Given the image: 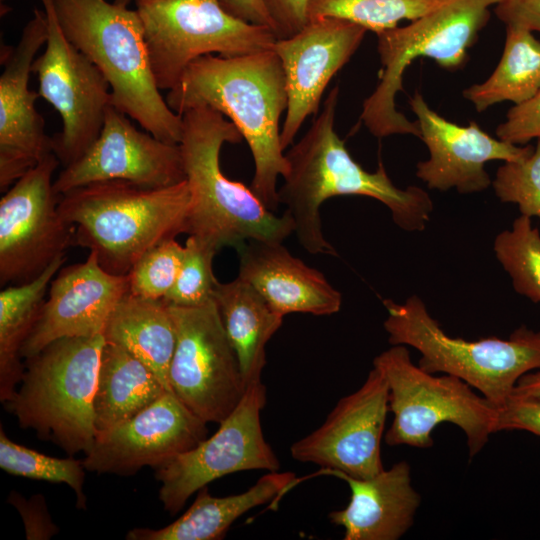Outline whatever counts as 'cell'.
<instances>
[{
  "label": "cell",
  "instance_id": "cell-41",
  "mask_svg": "<svg viewBox=\"0 0 540 540\" xmlns=\"http://www.w3.org/2000/svg\"><path fill=\"white\" fill-rule=\"evenodd\" d=\"M511 394L540 399V368L521 376Z\"/></svg>",
  "mask_w": 540,
  "mask_h": 540
},
{
  "label": "cell",
  "instance_id": "cell-21",
  "mask_svg": "<svg viewBox=\"0 0 540 540\" xmlns=\"http://www.w3.org/2000/svg\"><path fill=\"white\" fill-rule=\"evenodd\" d=\"M129 291V274L109 273L92 251L84 262L60 269L21 349L22 358L57 339L103 335L112 311Z\"/></svg>",
  "mask_w": 540,
  "mask_h": 540
},
{
  "label": "cell",
  "instance_id": "cell-28",
  "mask_svg": "<svg viewBox=\"0 0 540 540\" xmlns=\"http://www.w3.org/2000/svg\"><path fill=\"white\" fill-rule=\"evenodd\" d=\"M66 261L56 258L36 278L0 292V399L9 402L17 391L25 365L21 349L29 337L50 284Z\"/></svg>",
  "mask_w": 540,
  "mask_h": 540
},
{
  "label": "cell",
  "instance_id": "cell-24",
  "mask_svg": "<svg viewBox=\"0 0 540 540\" xmlns=\"http://www.w3.org/2000/svg\"><path fill=\"white\" fill-rule=\"evenodd\" d=\"M297 479L292 472L269 471L248 490L215 497L201 488L188 510L177 520L160 529L134 528L129 540H216L224 537L230 526L249 510L276 501Z\"/></svg>",
  "mask_w": 540,
  "mask_h": 540
},
{
  "label": "cell",
  "instance_id": "cell-2",
  "mask_svg": "<svg viewBox=\"0 0 540 540\" xmlns=\"http://www.w3.org/2000/svg\"><path fill=\"white\" fill-rule=\"evenodd\" d=\"M165 100L179 115L207 106L229 119L252 154L250 188L271 211L278 208L277 180L289 171L280 141L288 94L282 62L272 48L238 56H202L188 66Z\"/></svg>",
  "mask_w": 540,
  "mask_h": 540
},
{
  "label": "cell",
  "instance_id": "cell-25",
  "mask_svg": "<svg viewBox=\"0 0 540 540\" xmlns=\"http://www.w3.org/2000/svg\"><path fill=\"white\" fill-rule=\"evenodd\" d=\"M214 301L244 381L248 385L261 379L266 345L281 327L284 316L275 312L257 290L238 275L226 283L218 281Z\"/></svg>",
  "mask_w": 540,
  "mask_h": 540
},
{
  "label": "cell",
  "instance_id": "cell-4",
  "mask_svg": "<svg viewBox=\"0 0 540 540\" xmlns=\"http://www.w3.org/2000/svg\"><path fill=\"white\" fill-rule=\"evenodd\" d=\"M192 197L186 180L166 187L127 181L96 182L60 196L58 210L109 273L128 275L160 242L188 233Z\"/></svg>",
  "mask_w": 540,
  "mask_h": 540
},
{
  "label": "cell",
  "instance_id": "cell-33",
  "mask_svg": "<svg viewBox=\"0 0 540 540\" xmlns=\"http://www.w3.org/2000/svg\"><path fill=\"white\" fill-rule=\"evenodd\" d=\"M216 252L208 244L189 235L178 277L163 300L179 307H199L213 301L218 283L213 271Z\"/></svg>",
  "mask_w": 540,
  "mask_h": 540
},
{
  "label": "cell",
  "instance_id": "cell-30",
  "mask_svg": "<svg viewBox=\"0 0 540 540\" xmlns=\"http://www.w3.org/2000/svg\"><path fill=\"white\" fill-rule=\"evenodd\" d=\"M446 0H310L309 20L319 17L344 19L377 35L397 27L402 20L414 21Z\"/></svg>",
  "mask_w": 540,
  "mask_h": 540
},
{
  "label": "cell",
  "instance_id": "cell-13",
  "mask_svg": "<svg viewBox=\"0 0 540 540\" xmlns=\"http://www.w3.org/2000/svg\"><path fill=\"white\" fill-rule=\"evenodd\" d=\"M47 17L45 49L36 57L32 73L38 79L40 97L62 119V131L52 137L53 153L70 165L97 139L111 104L110 86L99 69L64 34L54 0H40Z\"/></svg>",
  "mask_w": 540,
  "mask_h": 540
},
{
  "label": "cell",
  "instance_id": "cell-38",
  "mask_svg": "<svg viewBox=\"0 0 540 540\" xmlns=\"http://www.w3.org/2000/svg\"><path fill=\"white\" fill-rule=\"evenodd\" d=\"M277 38L290 37L309 21L310 0H264Z\"/></svg>",
  "mask_w": 540,
  "mask_h": 540
},
{
  "label": "cell",
  "instance_id": "cell-31",
  "mask_svg": "<svg viewBox=\"0 0 540 540\" xmlns=\"http://www.w3.org/2000/svg\"><path fill=\"white\" fill-rule=\"evenodd\" d=\"M493 249L515 291L540 303V232L531 218L517 217L510 229L495 237Z\"/></svg>",
  "mask_w": 540,
  "mask_h": 540
},
{
  "label": "cell",
  "instance_id": "cell-14",
  "mask_svg": "<svg viewBox=\"0 0 540 540\" xmlns=\"http://www.w3.org/2000/svg\"><path fill=\"white\" fill-rule=\"evenodd\" d=\"M52 152L20 177L0 200V285L26 283L75 244V227L60 214Z\"/></svg>",
  "mask_w": 540,
  "mask_h": 540
},
{
  "label": "cell",
  "instance_id": "cell-7",
  "mask_svg": "<svg viewBox=\"0 0 540 540\" xmlns=\"http://www.w3.org/2000/svg\"><path fill=\"white\" fill-rule=\"evenodd\" d=\"M104 343L103 335L51 342L25 359L20 387L7 402L22 428L69 456L86 453L95 440L93 401Z\"/></svg>",
  "mask_w": 540,
  "mask_h": 540
},
{
  "label": "cell",
  "instance_id": "cell-43",
  "mask_svg": "<svg viewBox=\"0 0 540 540\" xmlns=\"http://www.w3.org/2000/svg\"><path fill=\"white\" fill-rule=\"evenodd\" d=\"M3 1H5V0H1V2H3Z\"/></svg>",
  "mask_w": 540,
  "mask_h": 540
},
{
  "label": "cell",
  "instance_id": "cell-32",
  "mask_svg": "<svg viewBox=\"0 0 540 540\" xmlns=\"http://www.w3.org/2000/svg\"><path fill=\"white\" fill-rule=\"evenodd\" d=\"M0 467L9 474L34 480L64 483L76 495L77 507H86L83 491L85 467L83 461L48 456L10 440L2 427L0 430Z\"/></svg>",
  "mask_w": 540,
  "mask_h": 540
},
{
  "label": "cell",
  "instance_id": "cell-20",
  "mask_svg": "<svg viewBox=\"0 0 540 540\" xmlns=\"http://www.w3.org/2000/svg\"><path fill=\"white\" fill-rule=\"evenodd\" d=\"M409 103L417 116L420 139L429 151V158L417 164L416 176L430 189L455 188L464 194L484 191L492 185L485 170L488 161H519L534 149L493 138L475 122L467 126L452 123L432 110L419 92Z\"/></svg>",
  "mask_w": 540,
  "mask_h": 540
},
{
  "label": "cell",
  "instance_id": "cell-36",
  "mask_svg": "<svg viewBox=\"0 0 540 540\" xmlns=\"http://www.w3.org/2000/svg\"><path fill=\"white\" fill-rule=\"evenodd\" d=\"M496 135L500 140L514 145L540 140V89L508 111L506 120L497 127Z\"/></svg>",
  "mask_w": 540,
  "mask_h": 540
},
{
  "label": "cell",
  "instance_id": "cell-12",
  "mask_svg": "<svg viewBox=\"0 0 540 540\" xmlns=\"http://www.w3.org/2000/svg\"><path fill=\"white\" fill-rule=\"evenodd\" d=\"M265 404L261 379L250 382L238 405L210 438L155 468L161 484L159 499L167 512L175 515L194 493L228 474L279 470L280 462L262 430Z\"/></svg>",
  "mask_w": 540,
  "mask_h": 540
},
{
  "label": "cell",
  "instance_id": "cell-39",
  "mask_svg": "<svg viewBox=\"0 0 540 540\" xmlns=\"http://www.w3.org/2000/svg\"><path fill=\"white\" fill-rule=\"evenodd\" d=\"M496 16L506 24L540 33V0H501Z\"/></svg>",
  "mask_w": 540,
  "mask_h": 540
},
{
  "label": "cell",
  "instance_id": "cell-37",
  "mask_svg": "<svg viewBox=\"0 0 540 540\" xmlns=\"http://www.w3.org/2000/svg\"><path fill=\"white\" fill-rule=\"evenodd\" d=\"M496 408L495 433L519 429L540 436V399L511 394Z\"/></svg>",
  "mask_w": 540,
  "mask_h": 540
},
{
  "label": "cell",
  "instance_id": "cell-1",
  "mask_svg": "<svg viewBox=\"0 0 540 540\" xmlns=\"http://www.w3.org/2000/svg\"><path fill=\"white\" fill-rule=\"evenodd\" d=\"M338 96L335 86L307 132L285 153L289 171L278 189L279 204L293 219L298 242L313 255H337L320 216L321 205L332 197L376 199L390 210L394 223L409 232L424 230L433 211V201L422 188H398L381 162L375 172H368L352 158L335 131Z\"/></svg>",
  "mask_w": 540,
  "mask_h": 540
},
{
  "label": "cell",
  "instance_id": "cell-9",
  "mask_svg": "<svg viewBox=\"0 0 540 540\" xmlns=\"http://www.w3.org/2000/svg\"><path fill=\"white\" fill-rule=\"evenodd\" d=\"M373 366L387 381L389 411L394 415L385 434L386 444L430 448L434 428L449 422L465 433L471 458L495 433L496 406L460 378L434 376L413 364L405 345H392L381 352Z\"/></svg>",
  "mask_w": 540,
  "mask_h": 540
},
{
  "label": "cell",
  "instance_id": "cell-3",
  "mask_svg": "<svg viewBox=\"0 0 540 540\" xmlns=\"http://www.w3.org/2000/svg\"><path fill=\"white\" fill-rule=\"evenodd\" d=\"M179 143L192 204L189 235L216 251L235 249L249 240L283 242L294 233V222L285 211L277 215L251 188L227 178L221 170L224 143H240L237 127L220 112L198 106L182 115Z\"/></svg>",
  "mask_w": 540,
  "mask_h": 540
},
{
  "label": "cell",
  "instance_id": "cell-17",
  "mask_svg": "<svg viewBox=\"0 0 540 540\" xmlns=\"http://www.w3.org/2000/svg\"><path fill=\"white\" fill-rule=\"evenodd\" d=\"M45 11L35 8L15 47L1 51L0 76V189L6 190L46 155L53 152L52 137L35 103L38 91L29 88L37 52L45 45Z\"/></svg>",
  "mask_w": 540,
  "mask_h": 540
},
{
  "label": "cell",
  "instance_id": "cell-11",
  "mask_svg": "<svg viewBox=\"0 0 540 540\" xmlns=\"http://www.w3.org/2000/svg\"><path fill=\"white\" fill-rule=\"evenodd\" d=\"M176 346L169 369L175 396L204 422L220 424L247 384L215 301L199 307L170 305Z\"/></svg>",
  "mask_w": 540,
  "mask_h": 540
},
{
  "label": "cell",
  "instance_id": "cell-34",
  "mask_svg": "<svg viewBox=\"0 0 540 540\" xmlns=\"http://www.w3.org/2000/svg\"><path fill=\"white\" fill-rule=\"evenodd\" d=\"M184 246L174 238L147 250L129 273L130 292L153 300H163L178 277Z\"/></svg>",
  "mask_w": 540,
  "mask_h": 540
},
{
  "label": "cell",
  "instance_id": "cell-35",
  "mask_svg": "<svg viewBox=\"0 0 540 540\" xmlns=\"http://www.w3.org/2000/svg\"><path fill=\"white\" fill-rule=\"evenodd\" d=\"M492 186L500 201L516 204L521 215L540 219V140L524 159L504 162Z\"/></svg>",
  "mask_w": 540,
  "mask_h": 540
},
{
  "label": "cell",
  "instance_id": "cell-42",
  "mask_svg": "<svg viewBox=\"0 0 540 540\" xmlns=\"http://www.w3.org/2000/svg\"><path fill=\"white\" fill-rule=\"evenodd\" d=\"M112 1L117 4L128 6L132 1L135 2L136 0H112Z\"/></svg>",
  "mask_w": 540,
  "mask_h": 540
},
{
  "label": "cell",
  "instance_id": "cell-16",
  "mask_svg": "<svg viewBox=\"0 0 540 540\" xmlns=\"http://www.w3.org/2000/svg\"><path fill=\"white\" fill-rule=\"evenodd\" d=\"M186 179L179 144L164 142L138 130L113 105L88 150L59 173L53 182L59 196L82 186L121 180L145 187H166Z\"/></svg>",
  "mask_w": 540,
  "mask_h": 540
},
{
  "label": "cell",
  "instance_id": "cell-18",
  "mask_svg": "<svg viewBox=\"0 0 540 540\" xmlns=\"http://www.w3.org/2000/svg\"><path fill=\"white\" fill-rule=\"evenodd\" d=\"M207 433V423L167 391L135 417L98 432L83 465L99 474L132 475L196 447Z\"/></svg>",
  "mask_w": 540,
  "mask_h": 540
},
{
  "label": "cell",
  "instance_id": "cell-19",
  "mask_svg": "<svg viewBox=\"0 0 540 540\" xmlns=\"http://www.w3.org/2000/svg\"><path fill=\"white\" fill-rule=\"evenodd\" d=\"M366 31L344 19L319 17L310 19L296 34L276 40L272 49L282 62L288 94L280 135L284 151L306 118L318 111L328 83L350 60Z\"/></svg>",
  "mask_w": 540,
  "mask_h": 540
},
{
  "label": "cell",
  "instance_id": "cell-29",
  "mask_svg": "<svg viewBox=\"0 0 540 540\" xmlns=\"http://www.w3.org/2000/svg\"><path fill=\"white\" fill-rule=\"evenodd\" d=\"M506 27L503 53L493 73L462 92L478 112L503 101L522 103L540 89V41L526 28Z\"/></svg>",
  "mask_w": 540,
  "mask_h": 540
},
{
  "label": "cell",
  "instance_id": "cell-22",
  "mask_svg": "<svg viewBox=\"0 0 540 540\" xmlns=\"http://www.w3.org/2000/svg\"><path fill=\"white\" fill-rule=\"evenodd\" d=\"M236 251L238 276L278 314L327 316L340 310L342 294L323 273L293 256L283 242L249 240Z\"/></svg>",
  "mask_w": 540,
  "mask_h": 540
},
{
  "label": "cell",
  "instance_id": "cell-26",
  "mask_svg": "<svg viewBox=\"0 0 540 540\" xmlns=\"http://www.w3.org/2000/svg\"><path fill=\"white\" fill-rule=\"evenodd\" d=\"M106 342L121 346L146 364L167 391L176 333L164 300L125 294L112 311L103 333Z\"/></svg>",
  "mask_w": 540,
  "mask_h": 540
},
{
  "label": "cell",
  "instance_id": "cell-27",
  "mask_svg": "<svg viewBox=\"0 0 540 540\" xmlns=\"http://www.w3.org/2000/svg\"><path fill=\"white\" fill-rule=\"evenodd\" d=\"M165 392L146 364L121 346L105 341L93 401L97 433L135 417Z\"/></svg>",
  "mask_w": 540,
  "mask_h": 540
},
{
  "label": "cell",
  "instance_id": "cell-8",
  "mask_svg": "<svg viewBox=\"0 0 540 540\" xmlns=\"http://www.w3.org/2000/svg\"><path fill=\"white\" fill-rule=\"evenodd\" d=\"M501 0H446L426 15L404 27L378 34L382 64L380 82L365 99L360 120L376 137L411 134L421 137L418 122L396 109V94L402 78L419 57L435 60L445 69H456L466 60L467 50L490 17V7Z\"/></svg>",
  "mask_w": 540,
  "mask_h": 540
},
{
  "label": "cell",
  "instance_id": "cell-15",
  "mask_svg": "<svg viewBox=\"0 0 540 540\" xmlns=\"http://www.w3.org/2000/svg\"><path fill=\"white\" fill-rule=\"evenodd\" d=\"M388 401L387 381L373 366L361 387L341 398L321 426L291 445L292 458L354 478L377 475L384 470L381 440Z\"/></svg>",
  "mask_w": 540,
  "mask_h": 540
},
{
  "label": "cell",
  "instance_id": "cell-23",
  "mask_svg": "<svg viewBox=\"0 0 540 540\" xmlns=\"http://www.w3.org/2000/svg\"><path fill=\"white\" fill-rule=\"evenodd\" d=\"M314 475L335 476L351 490L347 506L329 513L330 521L344 528V540H397L414 522L421 497L405 461L367 479L325 468Z\"/></svg>",
  "mask_w": 540,
  "mask_h": 540
},
{
  "label": "cell",
  "instance_id": "cell-6",
  "mask_svg": "<svg viewBox=\"0 0 540 540\" xmlns=\"http://www.w3.org/2000/svg\"><path fill=\"white\" fill-rule=\"evenodd\" d=\"M383 305L391 345L415 348L421 354L420 368L460 378L496 407L521 376L540 368V331L521 326L508 339L467 341L446 334L417 295L400 303L385 299Z\"/></svg>",
  "mask_w": 540,
  "mask_h": 540
},
{
  "label": "cell",
  "instance_id": "cell-10",
  "mask_svg": "<svg viewBox=\"0 0 540 540\" xmlns=\"http://www.w3.org/2000/svg\"><path fill=\"white\" fill-rule=\"evenodd\" d=\"M152 71L160 90L176 86L196 59L238 56L271 49L268 27L230 14L220 0H136Z\"/></svg>",
  "mask_w": 540,
  "mask_h": 540
},
{
  "label": "cell",
  "instance_id": "cell-5",
  "mask_svg": "<svg viewBox=\"0 0 540 540\" xmlns=\"http://www.w3.org/2000/svg\"><path fill=\"white\" fill-rule=\"evenodd\" d=\"M68 40L103 74L111 105L156 138L179 144L182 115L158 88L137 10L108 0H54Z\"/></svg>",
  "mask_w": 540,
  "mask_h": 540
},
{
  "label": "cell",
  "instance_id": "cell-40",
  "mask_svg": "<svg viewBox=\"0 0 540 540\" xmlns=\"http://www.w3.org/2000/svg\"><path fill=\"white\" fill-rule=\"evenodd\" d=\"M222 6L235 17L259 26L270 28L275 33L274 23L264 0H220Z\"/></svg>",
  "mask_w": 540,
  "mask_h": 540
}]
</instances>
